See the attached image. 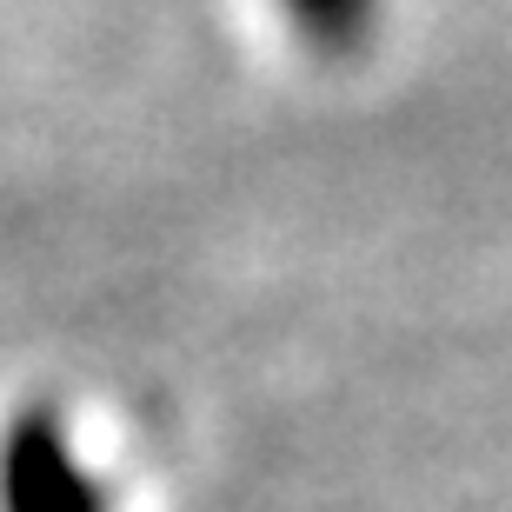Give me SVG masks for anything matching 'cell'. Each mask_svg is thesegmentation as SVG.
Listing matches in <instances>:
<instances>
[{
	"label": "cell",
	"instance_id": "obj_1",
	"mask_svg": "<svg viewBox=\"0 0 512 512\" xmlns=\"http://www.w3.org/2000/svg\"><path fill=\"white\" fill-rule=\"evenodd\" d=\"M280 20L313 60H360L380 40L386 0H280Z\"/></svg>",
	"mask_w": 512,
	"mask_h": 512
}]
</instances>
